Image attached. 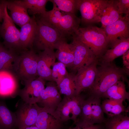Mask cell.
<instances>
[{"label":"cell","instance_id":"obj_1","mask_svg":"<svg viewBox=\"0 0 129 129\" xmlns=\"http://www.w3.org/2000/svg\"><path fill=\"white\" fill-rule=\"evenodd\" d=\"M94 82L88 90L89 95L101 98L103 94L117 81L125 80L126 74L123 68L117 66L113 62L110 63L99 62Z\"/></svg>","mask_w":129,"mask_h":129},{"label":"cell","instance_id":"obj_2","mask_svg":"<svg viewBox=\"0 0 129 129\" xmlns=\"http://www.w3.org/2000/svg\"><path fill=\"white\" fill-rule=\"evenodd\" d=\"M52 9L37 17L41 21L57 30L66 38L72 36L79 27L81 19L75 14L60 11L54 3Z\"/></svg>","mask_w":129,"mask_h":129},{"label":"cell","instance_id":"obj_3","mask_svg":"<svg viewBox=\"0 0 129 129\" xmlns=\"http://www.w3.org/2000/svg\"><path fill=\"white\" fill-rule=\"evenodd\" d=\"M72 36L88 48L98 60L109 47L104 30L96 26L79 27Z\"/></svg>","mask_w":129,"mask_h":129},{"label":"cell","instance_id":"obj_4","mask_svg":"<svg viewBox=\"0 0 129 129\" xmlns=\"http://www.w3.org/2000/svg\"><path fill=\"white\" fill-rule=\"evenodd\" d=\"M38 58V54L32 48L22 51L17 57L12 71L24 85L38 77L37 73Z\"/></svg>","mask_w":129,"mask_h":129},{"label":"cell","instance_id":"obj_5","mask_svg":"<svg viewBox=\"0 0 129 129\" xmlns=\"http://www.w3.org/2000/svg\"><path fill=\"white\" fill-rule=\"evenodd\" d=\"M37 29L32 48L36 52L47 49L54 50L60 42L66 38L57 30L40 20L37 17Z\"/></svg>","mask_w":129,"mask_h":129},{"label":"cell","instance_id":"obj_6","mask_svg":"<svg viewBox=\"0 0 129 129\" xmlns=\"http://www.w3.org/2000/svg\"><path fill=\"white\" fill-rule=\"evenodd\" d=\"M1 2L3 21L0 27V34L4 40L3 44L6 48L19 54L22 51L19 43L20 31L8 14L5 0H1Z\"/></svg>","mask_w":129,"mask_h":129},{"label":"cell","instance_id":"obj_7","mask_svg":"<svg viewBox=\"0 0 129 129\" xmlns=\"http://www.w3.org/2000/svg\"><path fill=\"white\" fill-rule=\"evenodd\" d=\"M101 98L90 95L85 98L81 114L76 121L90 125L104 124L107 118L102 108Z\"/></svg>","mask_w":129,"mask_h":129},{"label":"cell","instance_id":"obj_8","mask_svg":"<svg viewBox=\"0 0 129 129\" xmlns=\"http://www.w3.org/2000/svg\"><path fill=\"white\" fill-rule=\"evenodd\" d=\"M84 97L81 94L69 97L64 96L56 112L64 123L71 120L75 123L80 115Z\"/></svg>","mask_w":129,"mask_h":129},{"label":"cell","instance_id":"obj_9","mask_svg":"<svg viewBox=\"0 0 129 129\" xmlns=\"http://www.w3.org/2000/svg\"><path fill=\"white\" fill-rule=\"evenodd\" d=\"M72 38L73 41L70 44L74 53V59L69 68L70 73L75 75L79 70L99 60L87 46L74 37Z\"/></svg>","mask_w":129,"mask_h":129},{"label":"cell","instance_id":"obj_10","mask_svg":"<svg viewBox=\"0 0 129 129\" xmlns=\"http://www.w3.org/2000/svg\"><path fill=\"white\" fill-rule=\"evenodd\" d=\"M107 0H79L78 10L81 16V22L86 27L100 22L103 8Z\"/></svg>","mask_w":129,"mask_h":129},{"label":"cell","instance_id":"obj_11","mask_svg":"<svg viewBox=\"0 0 129 129\" xmlns=\"http://www.w3.org/2000/svg\"><path fill=\"white\" fill-rule=\"evenodd\" d=\"M40 108L37 103L30 104L23 102L15 113L16 128L21 129L34 125Z\"/></svg>","mask_w":129,"mask_h":129},{"label":"cell","instance_id":"obj_12","mask_svg":"<svg viewBox=\"0 0 129 129\" xmlns=\"http://www.w3.org/2000/svg\"><path fill=\"white\" fill-rule=\"evenodd\" d=\"M99 60L77 71L75 75V95L88 90L92 86L96 77Z\"/></svg>","mask_w":129,"mask_h":129},{"label":"cell","instance_id":"obj_13","mask_svg":"<svg viewBox=\"0 0 129 129\" xmlns=\"http://www.w3.org/2000/svg\"><path fill=\"white\" fill-rule=\"evenodd\" d=\"M102 28L110 47L119 39L129 38V21L124 16Z\"/></svg>","mask_w":129,"mask_h":129},{"label":"cell","instance_id":"obj_14","mask_svg":"<svg viewBox=\"0 0 129 129\" xmlns=\"http://www.w3.org/2000/svg\"><path fill=\"white\" fill-rule=\"evenodd\" d=\"M45 81L38 77L24 85V87L20 90L18 95L25 102L30 104L37 103L41 92L45 88Z\"/></svg>","mask_w":129,"mask_h":129},{"label":"cell","instance_id":"obj_15","mask_svg":"<svg viewBox=\"0 0 129 129\" xmlns=\"http://www.w3.org/2000/svg\"><path fill=\"white\" fill-rule=\"evenodd\" d=\"M64 123L55 110L40 107L34 125L39 129H64Z\"/></svg>","mask_w":129,"mask_h":129},{"label":"cell","instance_id":"obj_16","mask_svg":"<svg viewBox=\"0 0 129 129\" xmlns=\"http://www.w3.org/2000/svg\"><path fill=\"white\" fill-rule=\"evenodd\" d=\"M19 81L12 71L0 70V97L13 98L18 95Z\"/></svg>","mask_w":129,"mask_h":129},{"label":"cell","instance_id":"obj_17","mask_svg":"<svg viewBox=\"0 0 129 129\" xmlns=\"http://www.w3.org/2000/svg\"><path fill=\"white\" fill-rule=\"evenodd\" d=\"M38 52V58L37 73L38 76L45 81H53L51 67L55 62L56 59L54 50L47 49Z\"/></svg>","mask_w":129,"mask_h":129},{"label":"cell","instance_id":"obj_18","mask_svg":"<svg viewBox=\"0 0 129 129\" xmlns=\"http://www.w3.org/2000/svg\"><path fill=\"white\" fill-rule=\"evenodd\" d=\"M62 99L56 83L49 81L41 92L37 103L42 107L55 111Z\"/></svg>","mask_w":129,"mask_h":129},{"label":"cell","instance_id":"obj_19","mask_svg":"<svg viewBox=\"0 0 129 129\" xmlns=\"http://www.w3.org/2000/svg\"><path fill=\"white\" fill-rule=\"evenodd\" d=\"M37 27L36 17L35 15H33L28 22L21 27L20 31L19 43L22 51L32 48Z\"/></svg>","mask_w":129,"mask_h":129},{"label":"cell","instance_id":"obj_20","mask_svg":"<svg viewBox=\"0 0 129 129\" xmlns=\"http://www.w3.org/2000/svg\"><path fill=\"white\" fill-rule=\"evenodd\" d=\"M108 49L99 60V62L110 63L129 50V38L119 39Z\"/></svg>","mask_w":129,"mask_h":129},{"label":"cell","instance_id":"obj_21","mask_svg":"<svg viewBox=\"0 0 129 129\" xmlns=\"http://www.w3.org/2000/svg\"><path fill=\"white\" fill-rule=\"evenodd\" d=\"M7 8L10 11L11 18L14 22L21 27L28 22L31 17L28 10L15 0H5Z\"/></svg>","mask_w":129,"mask_h":129},{"label":"cell","instance_id":"obj_22","mask_svg":"<svg viewBox=\"0 0 129 129\" xmlns=\"http://www.w3.org/2000/svg\"><path fill=\"white\" fill-rule=\"evenodd\" d=\"M123 17L118 11L115 0H107L100 16L101 28L114 23Z\"/></svg>","mask_w":129,"mask_h":129},{"label":"cell","instance_id":"obj_23","mask_svg":"<svg viewBox=\"0 0 129 129\" xmlns=\"http://www.w3.org/2000/svg\"><path fill=\"white\" fill-rule=\"evenodd\" d=\"M102 97L123 102L126 100L129 101V93L126 90L124 81H117L108 89Z\"/></svg>","mask_w":129,"mask_h":129},{"label":"cell","instance_id":"obj_24","mask_svg":"<svg viewBox=\"0 0 129 129\" xmlns=\"http://www.w3.org/2000/svg\"><path fill=\"white\" fill-rule=\"evenodd\" d=\"M55 52L56 59L58 61L64 64L69 68L72 65L74 59V54L70 44L66 41L60 42L57 45Z\"/></svg>","mask_w":129,"mask_h":129},{"label":"cell","instance_id":"obj_25","mask_svg":"<svg viewBox=\"0 0 129 129\" xmlns=\"http://www.w3.org/2000/svg\"><path fill=\"white\" fill-rule=\"evenodd\" d=\"M123 103L119 101L106 99L101 102V106L104 113L108 118L129 112V108L125 107Z\"/></svg>","mask_w":129,"mask_h":129},{"label":"cell","instance_id":"obj_26","mask_svg":"<svg viewBox=\"0 0 129 129\" xmlns=\"http://www.w3.org/2000/svg\"><path fill=\"white\" fill-rule=\"evenodd\" d=\"M16 122L15 113L10 111L4 102L0 101V129H15Z\"/></svg>","mask_w":129,"mask_h":129},{"label":"cell","instance_id":"obj_27","mask_svg":"<svg viewBox=\"0 0 129 129\" xmlns=\"http://www.w3.org/2000/svg\"><path fill=\"white\" fill-rule=\"evenodd\" d=\"M14 50L5 48L0 43V70L12 71L14 62L19 54Z\"/></svg>","mask_w":129,"mask_h":129},{"label":"cell","instance_id":"obj_28","mask_svg":"<svg viewBox=\"0 0 129 129\" xmlns=\"http://www.w3.org/2000/svg\"><path fill=\"white\" fill-rule=\"evenodd\" d=\"M17 3L24 6L33 15H38L46 12L45 6L48 0H16Z\"/></svg>","mask_w":129,"mask_h":129},{"label":"cell","instance_id":"obj_29","mask_svg":"<svg viewBox=\"0 0 129 129\" xmlns=\"http://www.w3.org/2000/svg\"><path fill=\"white\" fill-rule=\"evenodd\" d=\"M75 74L69 73L68 75L57 85L60 93L71 97L75 95L76 86Z\"/></svg>","mask_w":129,"mask_h":129},{"label":"cell","instance_id":"obj_30","mask_svg":"<svg viewBox=\"0 0 129 129\" xmlns=\"http://www.w3.org/2000/svg\"><path fill=\"white\" fill-rule=\"evenodd\" d=\"M104 124V129H129V117L126 113L108 118Z\"/></svg>","mask_w":129,"mask_h":129},{"label":"cell","instance_id":"obj_31","mask_svg":"<svg viewBox=\"0 0 129 129\" xmlns=\"http://www.w3.org/2000/svg\"><path fill=\"white\" fill-rule=\"evenodd\" d=\"M54 3L59 9L64 12L75 15L78 10L79 0H51Z\"/></svg>","mask_w":129,"mask_h":129},{"label":"cell","instance_id":"obj_32","mask_svg":"<svg viewBox=\"0 0 129 129\" xmlns=\"http://www.w3.org/2000/svg\"><path fill=\"white\" fill-rule=\"evenodd\" d=\"M65 65L59 61L55 62L52 68L51 76L53 81L58 85L69 73Z\"/></svg>","mask_w":129,"mask_h":129},{"label":"cell","instance_id":"obj_33","mask_svg":"<svg viewBox=\"0 0 129 129\" xmlns=\"http://www.w3.org/2000/svg\"><path fill=\"white\" fill-rule=\"evenodd\" d=\"M119 13L125 14V17L129 20V0H115Z\"/></svg>","mask_w":129,"mask_h":129},{"label":"cell","instance_id":"obj_34","mask_svg":"<svg viewBox=\"0 0 129 129\" xmlns=\"http://www.w3.org/2000/svg\"><path fill=\"white\" fill-rule=\"evenodd\" d=\"M75 126L68 129H104V124L90 125L77 121L74 123Z\"/></svg>","mask_w":129,"mask_h":129},{"label":"cell","instance_id":"obj_35","mask_svg":"<svg viewBox=\"0 0 129 129\" xmlns=\"http://www.w3.org/2000/svg\"><path fill=\"white\" fill-rule=\"evenodd\" d=\"M123 67V68L126 75H129V50L122 55Z\"/></svg>","mask_w":129,"mask_h":129},{"label":"cell","instance_id":"obj_36","mask_svg":"<svg viewBox=\"0 0 129 129\" xmlns=\"http://www.w3.org/2000/svg\"><path fill=\"white\" fill-rule=\"evenodd\" d=\"M3 9L1 3L0 2V22L2 20Z\"/></svg>","mask_w":129,"mask_h":129},{"label":"cell","instance_id":"obj_37","mask_svg":"<svg viewBox=\"0 0 129 129\" xmlns=\"http://www.w3.org/2000/svg\"><path fill=\"white\" fill-rule=\"evenodd\" d=\"M39 129L35 125L27 127L21 129Z\"/></svg>","mask_w":129,"mask_h":129},{"label":"cell","instance_id":"obj_38","mask_svg":"<svg viewBox=\"0 0 129 129\" xmlns=\"http://www.w3.org/2000/svg\"></svg>","mask_w":129,"mask_h":129}]
</instances>
